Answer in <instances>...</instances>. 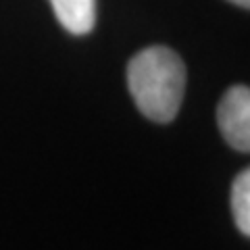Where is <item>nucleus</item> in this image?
I'll return each instance as SVG.
<instances>
[{
  "instance_id": "5",
  "label": "nucleus",
  "mask_w": 250,
  "mask_h": 250,
  "mask_svg": "<svg viewBox=\"0 0 250 250\" xmlns=\"http://www.w3.org/2000/svg\"><path fill=\"white\" fill-rule=\"evenodd\" d=\"M229 2L242 6V9H248V6H250V0H229Z\"/></svg>"
},
{
  "instance_id": "2",
  "label": "nucleus",
  "mask_w": 250,
  "mask_h": 250,
  "mask_svg": "<svg viewBox=\"0 0 250 250\" xmlns=\"http://www.w3.org/2000/svg\"><path fill=\"white\" fill-rule=\"evenodd\" d=\"M217 121L231 148L240 152L250 150V90L246 85H233L223 94Z\"/></svg>"
},
{
  "instance_id": "1",
  "label": "nucleus",
  "mask_w": 250,
  "mask_h": 250,
  "mask_svg": "<svg viewBox=\"0 0 250 250\" xmlns=\"http://www.w3.org/2000/svg\"><path fill=\"white\" fill-rule=\"evenodd\" d=\"M127 85L140 113L150 121L169 123L184 100L186 65L167 46H150L129 61Z\"/></svg>"
},
{
  "instance_id": "3",
  "label": "nucleus",
  "mask_w": 250,
  "mask_h": 250,
  "mask_svg": "<svg viewBox=\"0 0 250 250\" xmlns=\"http://www.w3.org/2000/svg\"><path fill=\"white\" fill-rule=\"evenodd\" d=\"M54 15L69 34L85 36L96 23V0H50Z\"/></svg>"
},
{
  "instance_id": "4",
  "label": "nucleus",
  "mask_w": 250,
  "mask_h": 250,
  "mask_svg": "<svg viewBox=\"0 0 250 250\" xmlns=\"http://www.w3.org/2000/svg\"><path fill=\"white\" fill-rule=\"evenodd\" d=\"M231 213L238 229L250 236V173L242 169L231 186Z\"/></svg>"
}]
</instances>
